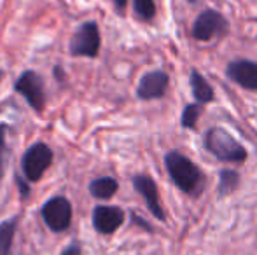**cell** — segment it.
I'll list each match as a JSON object with an SVG mask.
<instances>
[{
    "label": "cell",
    "instance_id": "cell-1",
    "mask_svg": "<svg viewBox=\"0 0 257 255\" xmlns=\"http://www.w3.org/2000/svg\"><path fill=\"white\" fill-rule=\"evenodd\" d=\"M165 166L172 182L182 192L198 197L206 187V177L198 164L179 150H170L165 156Z\"/></svg>",
    "mask_w": 257,
    "mask_h": 255
},
{
    "label": "cell",
    "instance_id": "cell-2",
    "mask_svg": "<svg viewBox=\"0 0 257 255\" xmlns=\"http://www.w3.org/2000/svg\"><path fill=\"white\" fill-rule=\"evenodd\" d=\"M205 149L222 163L241 164L247 161V149L220 126H213L205 133Z\"/></svg>",
    "mask_w": 257,
    "mask_h": 255
},
{
    "label": "cell",
    "instance_id": "cell-3",
    "mask_svg": "<svg viewBox=\"0 0 257 255\" xmlns=\"http://www.w3.org/2000/svg\"><path fill=\"white\" fill-rule=\"evenodd\" d=\"M102 46V35L96 21H84L74 32L68 44V53L75 58L86 56V58H96L100 55Z\"/></svg>",
    "mask_w": 257,
    "mask_h": 255
},
{
    "label": "cell",
    "instance_id": "cell-4",
    "mask_svg": "<svg viewBox=\"0 0 257 255\" xmlns=\"http://www.w3.org/2000/svg\"><path fill=\"white\" fill-rule=\"evenodd\" d=\"M53 149L44 142H35L21 157V171L28 182H39L53 164Z\"/></svg>",
    "mask_w": 257,
    "mask_h": 255
},
{
    "label": "cell",
    "instance_id": "cell-5",
    "mask_svg": "<svg viewBox=\"0 0 257 255\" xmlns=\"http://www.w3.org/2000/svg\"><path fill=\"white\" fill-rule=\"evenodd\" d=\"M227 34H229V21L215 9H206L200 13L193 23V37L200 42H210Z\"/></svg>",
    "mask_w": 257,
    "mask_h": 255
},
{
    "label": "cell",
    "instance_id": "cell-6",
    "mask_svg": "<svg viewBox=\"0 0 257 255\" xmlns=\"http://www.w3.org/2000/svg\"><path fill=\"white\" fill-rule=\"evenodd\" d=\"M14 91L21 95L30 109H34L37 114L44 112L46 107V88L44 79L35 70H25L14 82Z\"/></svg>",
    "mask_w": 257,
    "mask_h": 255
},
{
    "label": "cell",
    "instance_id": "cell-7",
    "mask_svg": "<svg viewBox=\"0 0 257 255\" xmlns=\"http://www.w3.org/2000/svg\"><path fill=\"white\" fill-rule=\"evenodd\" d=\"M72 203L65 196H53L41 208V217L49 231L63 232L72 224Z\"/></svg>",
    "mask_w": 257,
    "mask_h": 255
},
{
    "label": "cell",
    "instance_id": "cell-8",
    "mask_svg": "<svg viewBox=\"0 0 257 255\" xmlns=\"http://www.w3.org/2000/svg\"><path fill=\"white\" fill-rule=\"evenodd\" d=\"M170 86V75L165 70H151L144 74L137 86V98L144 102L159 100L166 95Z\"/></svg>",
    "mask_w": 257,
    "mask_h": 255
},
{
    "label": "cell",
    "instance_id": "cell-9",
    "mask_svg": "<svg viewBox=\"0 0 257 255\" xmlns=\"http://www.w3.org/2000/svg\"><path fill=\"white\" fill-rule=\"evenodd\" d=\"M126 213L122 208L110 206V204H98L93 208V229L98 234H114L122 224H124Z\"/></svg>",
    "mask_w": 257,
    "mask_h": 255
},
{
    "label": "cell",
    "instance_id": "cell-10",
    "mask_svg": "<svg viewBox=\"0 0 257 255\" xmlns=\"http://www.w3.org/2000/svg\"><path fill=\"white\" fill-rule=\"evenodd\" d=\"M133 189L144 197L147 204V210L154 215L158 220L165 222L166 220V215H165V208L161 204V199H159V191H158V185H156L154 178H151L149 175H135L132 180Z\"/></svg>",
    "mask_w": 257,
    "mask_h": 255
},
{
    "label": "cell",
    "instance_id": "cell-11",
    "mask_svg": "<svg viewBox=\"0 0 257 255\" xmlns=\"http://www.w3.org/2000/svg\"><path fill=\"white\" fill-rule=\"evenodd\" d=\"M226 75L236 86L248 91H257V63L250 60H233L227 63Z\"/></svg>",
    "mask_w": 257,
    "mask_h": 255
},
{
    "label": "cell",
    "instance_id": "cell-12",
    "mask_svg": "<svg viewBox=\"0 0 257 255\" xmlns=\"http://www.w3.org/2000/svg\"><path fill=\"white\" fill-rule=\"evenodd\" d=\"M189 86H191V93H193V98L196 100V103L206 105V103L213 102V98H215V93H213L212 86L208 84V81H206L198 70H191Z\"/></svg>",
    "mask_w": 257,
    "mask_h": 255
},
{
    "label": "cell",
    "instance_id": "cell-13",
    "mask_svg": "<svg viewBox=\"0 0 257 255\" xmlns=\"http://www.w3.org/2000/svg\"><path fill=\"white\" fill-rule=\"evenodd\" d=\"M88 191L91 194V197H95V199L108 201L119 191V182L115 180L114 177H98L89 182Z\"/></svg>",
    "mask_w": 257,
    "mask_h": 255
},
{
    "label": "cell",
    "instance_id": "cell-14",
    "mask_svg": "<svg viewBox=\"0 0 257 255\" xmlns=\"http://www.w3.org/2000/svg\"><path fill=\"white\" fill-rule=\"evenodd\" d=\"M18 224H20V215H13L0 222V255H13Z\"/></svg>",
    "mask_w": 257,
    "mask_h": 255
},
{
    "label": "cell",
    "instance_id": "cell-15",
    "mask_svg": "<svg viewBox=\"0 0 257 255\" xmlns=\"http://www.w3.org/2000/svg\"><path fill=\"white\" fill-rule=\"evenodd\" d=\"M240 184H241L240 173H238L236 170H227V168H224V170H220V173H219V185H217V194H219L220 197L231 196L233 192L238 191Z\"/></svg>",
    "mask_w": 257,
    "mask_h": 255
},
{
    "label": "cell",
    "instance_id": "cell-16",
    "mask_svg": "<svg viewBox=\"0 0 257 255\" xmlns=\"http://www.w3.org/2000/svg\"><path fill=\"white\" fill-rule=\"evenodd\" d=\"M203 114V105L201 103H187L182 110V117H180V126L186 129H196L198 119Z\"/></svg>",
    "mask_w": 257,
    "mask_h": 255
},
{
    "label": "cell",
    "instance_id": "cell-17",
    "mask_svg": "<svg viewBox=\"0 0 257 255\" xmlns=\"http://www.w3.org/2000/svg\"><path fill=\"white\" fill-rule=\"evenodd\" d=\"M133 9L140 21H153L156 16L154 0H133Z\"/></svg>",
    "mask_w": 257,
    "mask_h": 255
},
{
    "label": "cell",
    "instance_id": "cell-18",
    "mask_svg": "<svg viewBox=\"0 0 257 255\" xmlns=\"http://www.w3.org/2000/svg\"><path fill=\"white\" fill-rule=\"evenodd\" d=\"M7 124L0 123V180L6 175V163H7V154H9V147H7Z\"/></svg>",
    "mask_w": 257,
    "mask_h": 255
},
{
    "label": "cell",
    "instance_id": "cell-19",
    "mask_svg": "<svg viewBox=\"0 0 257 255\" xmlns=\"http://www.w3.org/2000/svg\"><path fill=\"white\" fill-rule=\"evenodd\" d=\"M60 255H82V245L77 241V239H74V241H70L63 250H61Z\"/></svg>",
    "mask_w": 257,
    "mask_h": 255
},
{
    "label": "cell",
    "instance_id": "cell-20",
    "mask_svg": "<svg viewBox=\"0 0 257 255\" xmlns=\"http://www.w3.org/2000/svg\"><path fill=\"white\" fill-rule=\"evenodd\" d=\"M130 215H132V222H133V224H139V227L146 229L147 232H153V231H154V229L151 227V224H149V222H147V220H144V218H140L139 215L135 213V211H132V213H130Z\"/></svg>",
    "mask_w": 257,
    "mask_h": 255
},
{
    "label": "cell",
    "instance_id": "cell-21",
    "mask_svg": "<svg viewBox=\"0 0 257 255\" xmlns=\"http://www.w3.org/2000/svg\"><path fill=\"white\" fill-rule=\"evenodd\" d=\"M27 182H25L21 177H16V184H18V187H20V192H21V197H23V199H27V197L30 196V185H28Z\"/></svg>",
    "mask_w": 257,
    "mask_h": 255
},
{
    "label": "cell",
    "instance_id": "cell-22",
    "mask_svg": "<svg viewBox=\"0 0 257 255\" xmlns=\"http://www.w3.org/2000/svg\"><path fill=\"white\" fill-rule=\"evenodd\" d=\"M53 74H54V77H56V81L60 82V84H63L65 82V72L60 65H56V67L53 68Z\"/></svg>",
    "mask_w": 257,
    "mask_h": 255
},
{
    "label": "cell",
    "instance_id": "cell-23",
    "mask_svg": "<svg viewBox=\"0 0 257 255\" xmlns=\"http://www.w3.org/2000/svg\"><path fill=\"white\" fill-rule=\"evenodd\" d=\"M112 4H114L115 11H117L119 14H122L126 9V6H128V0H112Z\"/></svg>",
    "mask_w": 257,
    "mask_h": 255
},
{
    "label": "cell",
    "instance_id": "cell-24",
    "mask_svg": "<svg viewBox=\"0 0 257 255\" xmlns=\"http://www.w3.org/2000/svg\"><path fill=\"white\" fill-rule=\"evenodd\" d=\"M2 79H4V70L0 68V82H2Z\"/></svg>",
    "mask_w": 257,
    "mask_h": 255
}]
</instances>
